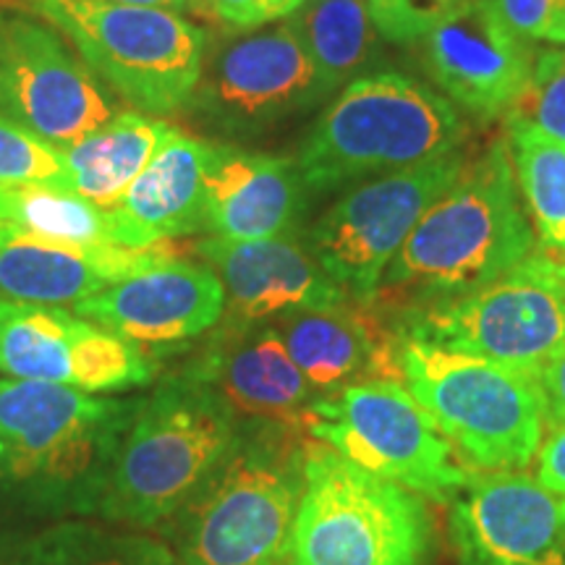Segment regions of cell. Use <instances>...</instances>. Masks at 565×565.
Returning <instances> with one entry per match:
<instances>
[{"label":"cell","mask_w":565,"mask_h":565,"mask_svg":"<svg viewBox=\"0 0 565 565\" xmlns=\"http://www.w3.org/2000/svg\"><path fill=\"white\" fill-rule=\"evenodd\" d=\"M141 398L0 377V494L47 519L97 515Z\"/></svg>","instance_id":"1"},{"label":"cell","mask_w":565,"mask_h":565,"mask_svg":"<svg viewBox=\"0 0 565 565\" xmlns=\"http://www.w3.org/2000/svg\"><path fill=\"white\" fill-rule=\"evenodd\" d=\"M508 141H492L429 204L383 275L377 303L398 309L456 299L521 265L534 228L519 200Z\"/></svg>","instance_id":"2"},{"label":"cell","mask_w":565,"mask_h":565,"mask_svg":"<svg viewBox=\"0 0 565 565\" xmlns=\"http://www.w3.org/2000/svg\"><path fill=\"white\" fill-rule=\"evenodd\" d=\"M301 427L246 422L231 456L171 521L181 565H291Z\"/></svg>","instance_id":"3"},{"label":"cell","mask_w":565,"mask_h":565,"mask_svg":"<svg viewBox=\"0 0 565 565\" xmlns=\"http://www.w3.org/2000/svg\"><path fill=\"white\" fill-rule=\"evenodd\" d=\"M244 419L215 387L181 370L141 398L97 515L113 524H171L231 456Z\"/></svg>","instance_id":"4"},{"label":"cell","mask_w":565,"mask_h":565,"mask_svg":"<svg viewBox=\"0 0 565 565\" xmlns=\"http://www.w3.org/2000/svg\"><path fill=\"white\" fill-rule=\"evenodd\" d=\"M463 121L448 97L398 71L345 84L296 154L307 189L333 192L458 152Z\"/></svg>","instance_id":"5"},{"label":"cell","mask_w":565,"mask_h":565,"mask_svg":"<svg viewBox=\"0 0 565 565\" xmlns=\"http://www.w3.org/2000/svg\"><path fill=\"white\" fill-rule=\"evenodd\" d=\"M401 374L456 454L482 471L534 461L545 433L540 374L404 338Z\"/></svg>","instance_id":"6"},{"label":"cell","mask_w":565,"mask_h":565,"mask_svg":"<svg viewBox=\"0 0 565 565\" xmlns=\"http://www.w3.org/2000/svg\"><path fill=\"white\" fill-rule=\"evenodd\" d=\"M435 547L419 494L307 440L291 565H424Z\"/></svg>","instance_id":"7"},{"label":"cell","mask_w":565,"mask_h":565,"mask_svg":"<svg viewBox=\"0 0 565 565\" xmlns=\"http://www.w3.org/2000/svg\"><path fill=\"white\" fill-rule=\"evenodd\" d=\"M32 6L131 108L168 116L192 103L207 34L179 11L97 0H32Z\"/></svg>","instance_id":"8"},{"label":"cell","mask_w":565,"mask_h":565,"mask_svg":"<svg viewBox=\"0 0 565 565\" xmlns=\"http://www.w3.org/2000/svg\"><path fill=\"white\" fill-rule=\"evenodd\" d=\"M404 338L542 374L565 349V263L532 252L477 291L406 309Z\"/></svg>","instance_id":"9"},{"label":"cell","mask_w":565,"mask_h":565,"mask_svg":"<svg viewBox=\"0 0 565 565\" xmlns=\"http://www.w3.org/2000/svg\"><path fill=\"white\" fill-rule=\"evenodd\" d=\"M301 429L370 475L435 503L454 500L469 482L471 471L404 383L372 380L317 395Z\"/></svg>","instance_id":"10"},{"label":"cell","mask_w":565,"mask_h":565,"mask_svg":"<svg viewBox=\"0 0 565 565\" xmlns=\"http://www.w3.org/2000/svg\"><path fill=\"white\" fill-rule=\"evenodd\" d=\"M463 154L422 162L345 192L309 231V249L322 270L349 294L370 303L395 254L416 223L463 168Z\"/></svg>","instance_id":"11"},{"label":"cell","mask_w":565,"mask_h":565,"mask_svg":"<svg viewBox=\"0 0 565 565\" xmlns=\"http://www.w3.org/2000/svg\"><path fill=\"white\" fill-rule=\"evenodd\" d=\"M0 113L66 152L121 110L55 26L11 17L0 19Z\"/></svg>","instance_id":"12"},{"label":"cell","mask_w":565,"mask_h":565,"mask_svg":"<svg viewBox=\"0 0 565 565\" xmlns=\"http://www.w3.org/2000/svg\"><path fill=\"white\" fill-rule=\"evenodd\" d=\"M154 372L158 366L139 345L84 320L74 309L0 296L3 377L108 395L150 385Z\"/></svg>","instance_id":"13"},{"label":"cell","mask_w":565,"mask_h":565,"mask_svg":"<svg viewBox=\"0 0 565 565\" xmlns=\"http://www.w3.org/2000/svg\"><path fill=\"white\" fill-rule=\"evenodd\" d=\"M461 565H565V494L524 471H482L454 498Z\"/></svg>","instance_id":"14"},{"label":"cell","mask_w":565,"mask_h":565,"mask_svg":"<svg viewBox=\"0 0 565 565\" xmlns=\"http://www.w3.org/2000/svg\"><path fill=\"white\" fill-rule=\"evenodd\" d=\"M192 103L223 129L254 131L317 103V71L291 21L225 42L204 58Z\"/></svg>","instance_id":"15"},{"label":"cell","mask_w":565,"mask_h":565,"mask_svg":"<svg viewBox=\"0 0 565 565\" xmlns=\"http://www.w3.org/2000/svg\"><path fill=\"white\" fill-rule=\"evenodd\" d=\"M534 58L532 42L521 40L490 0H469L422 40L429 79L479 118L513 110L532 79Z\"/></svg>","instance_id":"16"},{"label":"cell","mask_w":565,"mask_h":565,"mask_svg":"<svg viewBox=\"0 0 565 565\" xmlns=\"http://www.w3.org/2000/svg\"><path fill=\"white\" fill-rule=\"evenodd\" d=\"M74 312L139 349L179 345L221 324L225 288L210 265L173 254L76 301Z\"/></svg>","instance_id":"17"},{"label":"cell","mask_w":565,"mask_h":565,"mask_svg":"<svg viewBox=\"0 0 565 565\" xmlns=\"http://www.w3.org/2000/svg\"><path fill=\"white\" fill-rule=\"evenodd\" d=\"M194 252L223 282V322L228 324H267L301 309L333 307L349 299L322 270L312 249L291 233L259 242L210 236L196 242Z\"/></svg>","instance_id":"18"},{"label":"cell","mask_w":565,"mask_h":565,"mask_svg":"<svg viewBox=\"0 0 565 565\" xmlns=\"http://www.w3.org/2000/svg\"><path fill=\"white\" fill-rule=\"evenodd\" d=\"M273 324L315 395L372 380L404 383V335L387 328L374 301L345 299L333 307L301 309Z\"/></svg>","instance_id":"19"},{"label":"cell","mask_w":565,"mask_h":565,"mask_svg":"<svg viewBox=\"0 0 565 565\" xmlns=\"http://www.w3.org/2000/svg\"><path fill=\"white\" fill-rule=\"evenodd\" d=\"M173 242L129 249L74 244L0 225V296L32 303H76L173 257Z\"/></svg>","instance_id":"20"},{"label":"cell","mask_w":565,"mask_h":565,"mask_svg":"<svg viewBox=\"0 0 565 565\" xmlns=\"http://www.w3.org/2000/svg\"><path fill=\"white\" fill-rule=\"evenodd\" d=\"M183 370L215 387L244 422L301 427L303 414L317 398L273 322H223L200 356Z\"/></svg>","instance_id":"21"},{"label":"cell","mask_w":565,"mask_h":565,"mask_svg":"<svg viewBox=\"0 0 565 565\" xmlns=\"http://www.w3.org/2000/svg\"><path fill=\"white\" fill-rule=\"evenodd\" d=\"M296 160L210 145L204 162V231L228 242H259L294 231L307 207Z\"/></svg>","instance_id":"22"},{"label":"cell","mask_w":565,"mask_h":565,"mask_svg":"<svg viewBox=\"0 0 565 565\" xmlns=\"http://www.w3.org/2000/svg\"><path fill=\"white\" fill-rule=\"evenodd\" d=\"M207 152V141L171 126L145 171L108 210L118 246L145 249L204 231Z\"/></svg>","instance_id":"23"},{"label":"cell","mask_w":565,"mask_h":565,"mask_svg":"<svg viewBox=\"0 0 565 565\" xmlns=\"http://www.w3.org/2000/svg\"><path fill=\"white\" fill-rule=\"evenodd\" d=\"M171 126L139 110H124L103 129L63 152V192L110 210L145 171Z\"/></svg>","instance_id":"24"},{"label":"cell","mask_w":565,"mask_h":565,"mask_svg":"<svg viewBox=\"0 0 565 565\" xmlns=\"http://www.w3.org/2000/svg\"><path fill=\"white\" fill-rule=\"evenodd\" d=\"M317 71V100L359 79L372 58L374 24L366 0H320L303 3L288 17Z\"/></svg>","instance_id":"25"},{"label":"cell","mask_w":565,"mask_h":565,"mask_svg":"<svg viewBox=\"0 0 565 565\" xmlns=\"http://www.w3.org/2000/svg\"><path fill=\"white\" fill-rule=\"evenodd\" d=\"M508 118L513 175L529 210V223L547 254L565 263V145L524 118Z\"/></svg>","instance_id":"26"},{"label":"cell","mask_w":565,"mask_h":565,"mask_svg":"<svg viewBox=\"0 0 565 565\" xmlns=\"http://www.w3.org/2000/svg\"><path fill=\"white\" fill-rule=\"evenodd\" d=\"M13 565H181L158 536L61 521L21 542Z\"/></svg>","instance_id":"27"},{"label":"cell","mask_w":565,"mask_h":565,"mask_svg":"<svg viewBox=\"0 0 565 565\" xmlns=\"http://www.w3.org/2000/svg\"><path fill=\"white\" fill-rule=\"evenodd\" d=\"M0 225L74 244H116L110 212L61 189L24 186L0 192Z\"/></svg>","instance_id":"28"},{"label":"cell","mask_w":565,"mask_h":565,"mask_svg":"<svg viewBox=\"0 0 565 565\" xmlns=\"http://www.w3.org/2000/svg\"><path fill=\"white\" fill-rule=\"evenodd\" d=\"M66 179L63 152L0 113V192L3 189H61Z\"/></svg>","instance_id":"29"},{"label":"cell","mask_w":565,"mask_h":565,"mask_svg":"<svg viewBox=\"0 0 565 565\" xmlns=\"http://www.w3.org/2000/svg\"><path fill=\"white\" fill-rule=\"evenodd\" d=\"M508 116L524 118L565 145V51H545L534 58L532 79Z\"/></svg>","instance_id":"30"},{"label":"cell","mask_w":565,"mask_h":565,"mask_svg":"<svg viewBox=\"0 0 565 565\" xmlns=\"http://www.w3.org/2000/svg\"><path fill=\"white\" fill-rule=\"evenodd\" d=\"M469 0H366L374 30L395 45H416Z\"/></svg>","instance_id":"31"},{"label":"cell","mask_w":565,"mask_h":565,"mask_svg":"<svg viewBox=\"0 0 565 565\" xmlns=\"http://www.w3.org/2000/svg\"><path fill=\"white\" fill-rule=\"evenodd\" d=\"M490 6L521 40L565 45V0H490Z\"/></svg>","instance_id":"32"},{"label":"cell","mask_w":565,"mask_h":565,"mask_svg":"<svg viewBox=\"0 0 565 565\" xmlns=\"http://www.w3.org/2000/svg\"><path fill=\"white\" fill-rule=\"evenodd\" d=\"M301 6L303 0H212V19L231 32H249L294 17Z\"/></svg>","instance_id":"33"},{"label":"cell","mask_w":565,"mask_h":565,"mask_svg":"<svg viewBox=\"0 0 565 565\" xmlns=\"http://www.w3.org/2000/svg\"><path fill=\"white\" fill-rule=\"evenodd\" d=\"M545 401V427L550 433L565 427V349L540 374Z\"/></svg>","instance_id":"34"},{"label":"cell","mask_w":565,"mask_h":565,"mask_svg":"<svg viewBox=\"0 0 565 565\" xmlns=\"http://www.w3.org/2000/svg\"><path fill=\"white\" fill-rule=\"evenodd\" d=\"M536 479L550 490L565 494V427L550 433L545 445L536 450Z\"/></svg>","instance_id":"35"},{"label":"cell","mask_w":565,"mask_h":565,"mask_svg":"<svg viewBox=\"0 0 565 565\" xmlns=\"http://www.w3.org/2000/svg\"><path fill=\"white\" fill-rule=\"evenodd\" d=\"M97 3H113V6H145V9H171L179 13L189 11L186 0H97Z\"/></svg>","instance_id":"36"},{"label":"cell","mask_w":565,"mask_h":565,"mask_svg":"<svg viewBox=\"0 0 565 565\" xmlns=\"http://www.w3.org/2000/svg\"><path fill=\"white\" fill-rule=\"evenodd\" d=\"M189 11L196 13V17H212V0H186Z\"/></svg>","instance_id":"37"},{"label":"cell","mask_w":565,"mask_h":565,"mask_svg":"<svg viewBox=\"0 0 565 565\" xmlns=\"http://www.w3.org/2000/svg\"><path fill=\"white\" fill-rule=\"evenodd\" d=\"M303 3H320V0H303Z\"/></svg>","instance_id":"38"}]
</instances>
